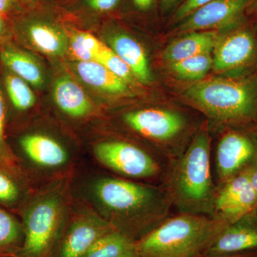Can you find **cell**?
<instances>
[{
	"label": "cell",
	"mask_w": 257,
	"mask_h": 257,
	"mask_svg": "<svg viewBox=\"0 0 257 257\" xmlns=\"http://www.w3.org/2000/svg\"><path fill=\"white\" fill-rule=\"evenodd\" d=\"M76 187L79 201L133 241L142 239L166 219L169 194L151 186L94 173Z\"/></svg>",
	"instance_id": "6da1fadb"
},
{
	"label": "cell",
	"mask_w": 257,
	"mask_h": 257,
	"mask_svg": "<svg viewBox=\"0 0 257 257\" xmlns=\"http://www.w3.org/2000/svg\"><path fill=\"white\" fill-rule=\"evenodd\" d=\"M72 177L37 189L22 208L23 243L13 257H53L70 214Z\"/></svg>",
	"instance_id": "7a4b0ae2"
},
{
	"label": "cell",
	"mask_w": 257,
	"mask_h": 257,
	"mask_svg": "<svg viewBox=\"0 0 257 257\" xmlns=\"http://www.w3.org/2000/svg\"><path fill=\"white\" fill-rule=\"evenodd\" d=\"M211 171L210 137L207 126L196 134L170 175V200L182 213L211 214L216 195Z\"/></svg>",
	"instance_id": "3957f363"
},
{
	"label": "cell",
	"mask_w": 257,
	"mask_h": 257,
	"mask_svg": "<svg viewBox=\"0 0 257 257\" xmlns=\"http://www.w3.org/2000/svg\"><path fill=\"white\" fill-rule=\"evenodd\" d=\"M216 217L182 213L136 241L140 257H199L226 225Z\"/></svg>",
	"instance_id": "277c9868"
},
{
	"label": "cell",
	"mask_w": 257,
	"mask_h": 257,
	"mask_svg": "<svg viewBox=\"0 0 257 257\" xmlns=\"http://www.w3.org/2000/svg\"><path fill=\"white\" fill-rule=\"evenodd\" d=\"M186 96L212 119L227 126L257 121V77L198 81Z\"/></svg>",
	"instance_id": "5b68a950"
},
{
	"label": "cell",
	"mask_w": 257,
	"mask_h": 257,
	"mask_svg": "<svg viewBox=\"0 0 257 257\" xmlns=\"http://www.w3.org/2000/svg\"><path fill=\"white\" fill-rule=\"evenodd\" d=\"M15 148L17 165L35 189L71 177L79 160L60 140L41 132L20 135Z\"/></svg>",
	"instance_id": "8992f818"
},
{
	"label": "cell",
	"mask_w": 257,
	"mask_h": 257,
	"mask_svg": "<svg viewBox=\"0 0 257 257\" xmlns=\"http://www.w3.org/2000/svg\"><path fill=\"white\" fill-rule=\"evenodd\" d=\"M215 162L219 184L254 167L257 164V121L229 126L218 143Z\"/></svg>",
	"instance_id": "52a82bcc"
},
{
	"label": "cell",
	"mask_w": 257,
	"mask_h": 257,
	"mask_svg": "<svg viewBox=\"0 0 257 257\" xmlns=\"http://www.w3.org/2000/svg\"><path fill=\"white\" fill-rule=\"evenodd\" d=\"M92 153L98 163L124 179H151L160 172V165L152 155L127 142H99L93 146Z\"/></svg>",
	"instance_id": "ba28073f"
},
{
	"label": "cell",
	"mask_w": 257,
	"mask_h": 257,
	"mask_svg": "<svg viewBox=\"0 0 257 257\" xmlns=\"http://www.w3.org/2000/svg\"><path fill=\"white\" fill-rule=\"evenodd\" d=\"M84 203H74L53 257H83L98 239L113 230Z\"/></svg>",
	"instance_id": "9c48e42d"
},
{
	"label": "cell",
	"mask_w": 257,
	"mask_h": 257,
	"mask_svg": "<svg viewBox=\"0 0 257 257\" xmlns=\"http://www.w3.org/2000/svg\"><path fill=\"white\" fill-rule=\"evenodd\" d=\"M13 18L14 37L45 55L62 56L69 50V37L52 15L40 6Z\"/></svg>",
	"instance_id": "30bf717a"
},
{
	"label": "cell",
	"mask_w": 257,
	"mask_h": 257,
	"mask_svg": "<svg viewBox=\"0 0 257 257\" xmlns=\"http://www.w3.org/2000/svg\"><path fill=\"white\" fill-rule=\"evenodd\" d=\"M212 68L219 72H243L257 63V35L243 23L219 37L214 48Z\"/></svg>",
	"instance_id": "8fae6325"
},
{
	"label": "cell",
	"mask_w": 257,
	"mask_h": 257,
	"mask_svg": "<svg viewBox=\"0 0 257 257\" xmlns=\"http://www.w3.org/2000/svg\"><path fill=\"white\" fill-rule=\"evenodd\" d=\"M253 167L220 184L214 202V217L231 224L257 209V194L251 178Z\"/></svg>",
	"instance_id": "7c38bea8"
},
{
	"label": "cell",
	"mask_w": 257,
	"mask_h": 257,
	"mask_svg": "<svg viewBox=\"0 0 257 257\" xmlns=\"http://www.w3.org/2000/svg\"><path fill=\"white\" fill-rule=\"evenodd\" d=\"M254 0H214L179 23L177 32L214 31L233 28L244 21L246 9Z\"/></svg>",
	"instance_id": "4fadbf2b"
},
{
	"label": "cell",
	"mask_w": 257,
	"mask_h": 257,
	"mask_svg": "<svg viewBox=\"0 0 257 257\" xmlns=\"http://www.w3.org/2000/svg\"><path fill=\"white\" fill-rule=\"evenodd\" d=\"M123 121L143 138L160 143L175 140L185 127V119L179 113L167 109L147 108L128 111Z\"/></svg>",
	"instance_id": "5bb4252c"
},
{
	"label": "cell",
	"mask_w": 257,
	"mask_h": 257,
	"mask_svg": "<svg viewBox=\"0 0 257 257\" xmlns=\"http://www.w3.org/2000/svg\"><path fill=\"white\" fill-rule=\"evenodd\" d=\"M257 251V209L226 225L204 253L217 257Z\"/></svg>",
	"instance_id": "9a60e30c"
},
{
	"label": "cell",
	"mask_w": 257,
	"mask_h": 257,
	"mask_svg": "<svg viewBox=\"0 0 257 257\" xmlns=\"http://www.w3.org/2000/svg\"><path fill=\"white\" fill-rule=\"evenodd\" d=\"M35 190L18 165L0 158V207L18 215Z\"/></svg>",
	"instance_id": "2e32d148"
},
{
	"label": "cell",
	"mask_w": 257,
	"mask_h": 257,
	"mask_svg": "<svg viewBox=\"0 0 257 257\" xmlns=\"http://www.w3.org/2000/svg\"><path fill=\"white\" fill-rule=\"evenodd\" d=\"M108 38L109 47L130 67L134 77L144 84L151 82V70L143 47L134 37L121 30H111Z\"/></svg>",
	"instance_id": "e0dca14e"
},
{
	"label": "cell",
	"mask_w": 257,
	"mask_h": 257,
	"mask_svg": "<svg viewBox=\"0 0 257 257\" xmlns=\"http://www.w3.org/2000/svg\"><path fill=\"white\" fill-rule=\"evenodd\" d=\"M3 67L23 79L30 86L40 88L45 83V74L38 61L31 54L11 42L0 47Z\"/></svg>",
	"instance_id": "ac0fdd59"
},
{
	"label": "cell",
	"mask_w": 257,
	"mask_h": 257,
	"mask_svg": "<svg viewBox=\"0 0 257 257\" xmlns=\"http://www.w3.org/2000/svg\"><path fill=\"white\" fill-rule=\"evenodd\" d=\"M53 98L60 111L73 119L86 117L94 111L92 101L84 89L69 77H62L56 81Z\"/></svg>",
	"instance_id": "d6986e66"
},
{
	"label": "cell",
	"mask_w": 257,
	"mask_h": 257,
	"mask_svg": "<svg viewBox=\"0 0 257 257\" xmlns=\"http://www.w3.org/2000/svg\"><path fill=\"white\" fill-rule=\"evenodd\" d=\"M75 70L83 82L101 92L114 95L130 93L128 83L99 62L78 61L75 65Z\"/></svg>",
	"instance_id": "ffe728a7"
},
{
	"label": "cell",
	"mask_w": 257,
	"mask_h": 257,
	"mask_svg": "<svg viewBox=\"0 0 257 257\" xmlns=\"http://www.w3.org/2000/svg\"><path fill=\"white\" fill-rule=\"evenodd\" d=\"M217 38L215 31L188 32L166 48L164 57L172 64L193 56L211 52L214 50Z\"/></svg>",
	"instance_id": "44dd1931"
},
{
	"label": "cell",
	"mask_w": 257,
	"mask_h": 257,
	"mask_svg": "<svg viewBox=\"0 0 257 257\" xmlns=\"http://www.w3.org/2000/svg\"><path fill=\"white\" fill-rule=\"evenodd\" d=\"M83 257H140L136 241L116 230L106 233Z\"/></svg>",
	"instance_id": "7402d4cb"
},
{
	"label": "cell",
	"mask_w": 257,
	"mask_h": 257,
	"mask_svg": "<svg viewBox=\"0 0 257 257\" xmlns=\"http://www.w3.org/2000/svg\"><path fill=\"white\" fill-rule=\"evenodd\" d=\"M3 68L0 85L8 96L13 110L18 113H25L30 110L37 101L31 86L5 67H3Z\"/></svg>",
	"instance_id": "603a6c76"
},
{
	"label": "cell",
	"mask_w": 257,
	"mask_h": 257,
	"mask_svg": "<svg viewBox=\"0 0 257 257\" xmlns=\"http://www.w3.org/2000/svg\"><path fill=\"white\" fill-rule=\"evenodd\" d=\"M23 240V226L20 216L0 207V256H14Z\"/></svg>",
	"instance_id": "cb8c5ba5"
},
{
	"label": "cell",
	"mask_w": 257,
	"mask_h": 257,
	"mask_svg": "<svg viewBox=\"0 0 257 257\" xmlns=\"http://www.w3.org/2000/svg\"><path fill=\"white\" fill-rule=\"evenodd\" d=\"M212 55L211 52H207L171 64V69L179 78L200 81L212 68Z\"/></svg>",
	"instance_id": "d4e9b609"
},
{
	"label": "cell",
	"mask_w": 257,
	"mask_h": 257,
	"mask_svg": "<svg viewBox=\"0 0 257 257\" xmlns=\"http://www.w3.org/2000/svg\"><path fill=\"white\" fill-rule=\"evenodd\" d=\"M122 0H72L69 11L83 18H102L112 14L121 6Z\"/></svg>",
	"instance_id": "484cf974"
},
{
	"label": "cell",
	"mask_w": 257,
	"mask_h": 257,
	"mask_svg": "<svg viewBox=\"0 0 257 257\" xmlns=\"http://www.w3.org/2000/svg\"><path fill=\"white\" fill-rule=\"evenodd\" d=\"M96 62L104 65L115 75L123 79L125 82H133L135 77L130 67L110 47L106 46L102 52L98 55Z\"/></svg>",
	"instance_id": "4316f807"
},
{
	"label": "cell",
	"mask_w": 257,
	"mask_h": 257,
	"mask_svg": "<svg viewBox=\"0 0 257 257\" xmlns=\"http://www.w3.org/2000/svg\"><path fill=\"white\" fill-rule=\"evenodd\" d=\"M8 114L5 104L4 94L0 85V158L10 163L15 164V157L12 153L8 141H7L6 130Z\"/></svg>",
	"instance_id": "83f0119b"
},
{
	"label": "cell",
	"mask_w": 257,
	"mask_h": 257,
	"mask_svg": "<svg viewBox=\"0 0 257 257\" xmlns=\"http://www.w3.org/2000/svg\"><path fill=\"white\" fill-rule=\"evenodd\" d=\"M70 36L74 37L77 42L88 52L94 55L95 62L98 55L102 52L106 47L101 41L92 34L80 30H72Z\"/></svg>",
	"instance_id": "f1b7e54d"
},
{
	"label": "cell",
	"mask_w": 257,
	"mask_h": 257,
	"mask_svg": "<svg viewBox=\"0 0 257 257\" xmlns=\"http://www.w3.org/2000/svg\"><path fill=\"white\" fill-rule=\"evenodd\" d=\"M212 1L214 0H184L175 10L172 22L175 23H180L196 10Z\"/></svg>",
	"instance_id": "f546056e"
},
{
	"label": "cell",
	"mask_w": 257,
	"mask_h": 257,
	"mask_svg": "<svg viewBox=\"0 0 257 257\" xmlns=\"http://www.w3.org/2000/svg\"><path fill=\"white\" fill-rule=\"evenodd\" d=\"M18 0H0V15L14 18L27 11Z\"/></svg>",
	"instance_id": "4dcf8cb0"
},
{
	"label": "cell",
	"mask_w": 257,
	"mask_h": 257,
	"mask_svg": "<svg viewBox=\"0 0 257 257\" xmlns=\"http://www.w3.org/2000/svg\"><path fill=\"white\" fill-rule=\"evenodd\" d=\"M126 1L133 12L140 15L150 14L155 10L157 4L160 5L159 0H126Z\"/></svg>",
	"instance_id": "1f68e13d"
},
{
	"label": "cell",
	"mask_w": 257,
	"mask_h": 257,
	"mask_svg": "<svg viewBox=\"0 0 257 257\" xmlns=\"http://www.w3.org/2000/svg\"><path fill=\"white\" fill-rule=\"evenodd\" d=\"M14 37L13 19L0 15V47L10 42Z\"/></svg>",
	"instance_id": "d6a6232c"
},
{
	"label": "cell",
	"mask_w": 257,
	"mask_h": 257,
	"mask_svg": "<svg viewBox=\"0 0 257 257\" xmlns=\"http://www.w3.org/2000/svg\"><path fill=\"white\" fill-rule=\"evenodd\" d=\"M184 0H159L160 8L163 14H167L180 5Z\"/></svg>",
	"instance_id": "836d02e7"
},
{
	"label": "cell",
	"mask_w": 257,
	"mask_h": 257,
	"mask_svg": "<svg viewBox=\"0 0 257 257\" xmlns=\"http://www.w3.org/2000/svg\"><path fill=\"white\" fill-rule=\"evenodd\" d=\"M27 10L35 9L40 6L38 0H18Z\"/></svg>",
	"instance_id": "e575fe53"
},
{
	"label": "cell",
	"mask_w": 257,
	"mask_h": 257,
	"mask_svg": "<svg viewBox=\"0 0 257 257\" xmlns=\"http://www.w3.org/2000/svg\"><path fill=\"white\" fill-rule=\"evenodd\" d=\"M246 15L251 18H257V0H254L246 11Z\"/></svg>",
	"instance_id": "d590c367"
},
{
	"label": "cell",
	"mask_w": 257,
	"mask_h": 257,
	"mask_svg": "<svg viewBox=\"0 0 257 257\" xmlns=\"http://www.w3.org/2000/svg\"><path fill=\"white\" fill-rule=\"evenodd\" d=\"M251 178L253 188L256 191L257 194V164L253 167L252 170H251Z\"/></svg>",
	"instance_id": "8d00e7d4"
},
{
	"label": "cell",
	"mask_w": 257,
	"mask_h": 257,
	"mask_svg": "<svg viewBox=\"0 0 257 257\" xmlns=\"http://www.w3.org/2000/svg\"><path fill=\"white\" fill-rule=\"evenodd\" d=\"M217 257H257V251H254V252L237 253V254L226 255V256Z\"/></svg>",
	"instance_id": "74e56055"
},
{
	"label": "cell",
	"mask_w": 257,
	"mask_h": 257,
	"mask_svg": "<svg viewBox=\"0 0 257 257\" xmlns=\"http://www.w3.org/2000/svg\"><path fill=\"white\" fill-rule=\"evenodd\" d=\"M39 4H40V6L42 5V3H45V2H51V1H56V0H38Z\"/></svg>",
	"instance_id": "f35d334b"
},
{
	"label": "cell",
	"mask_w": 257,
	"mask_h": 257,
	"mask_svg": "<svg viewBox=\"0 0 257 257\" xmlns=\"http://www.w3.org/2000/svg\"><path fill=\"white\" fill-rule=\"evenodd\" d=\"M256 77H257V76H256Z\"/></svg>",
	"instance_id": "ab89813d"
},
{
	"label": "cell",
	"mask_w": 257,
	"mask_h": 257,
	"mask_svg": "<svg viewBox=\"0 0 257 257\" xmlns=\"http://www.w3.org/2000/svg\"><path fill=\"white\" fill-rule=\"evenodd\" d=\"M0 257H1V256H0Z\"/></svg>",
	"instance_id": "60d3db41"
}]
</instances>
